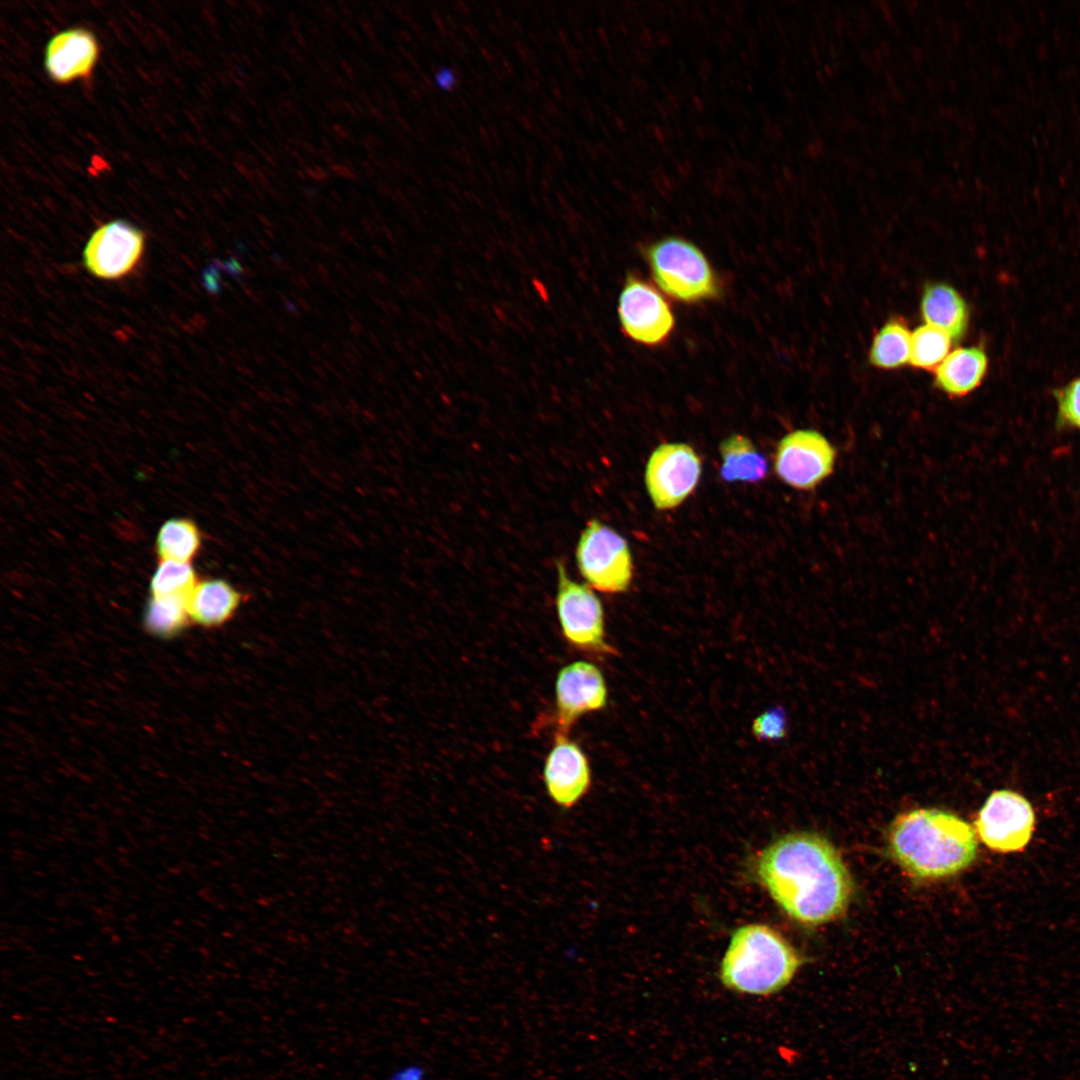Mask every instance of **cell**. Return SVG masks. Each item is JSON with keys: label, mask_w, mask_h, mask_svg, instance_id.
<instances>
[{"label": "cell", "mask_w": 1080, "mask_h": 1080, "mask_svg": "<svg viewBox=\"0 0 1080 1080\" xmlns=\"http://www.w3.org/2000/svg\"><path fill=\"white\" fill-rule=\"evenodd\" d=\"M756 872L775 902L795 921L818 926L848 908L853 882L836 848L824 837L789 833L765 848Z\"/></svg>", "instance_id": "obj_1"}, {"label": "cell", "mask_w": 1080, "mask_h": 1080, "mask_svg": "<svg viewBox=\"0 0 1080 1080\" xmlns=\"http://www.w3.org/2000/svg\"><path fill=\"white\" fill-rule=\"evenodd\" d=\"M896 863L918 879H940L972 864L978 842L970 824L947 811L916 809L898 815L888 831Z\"/></svg>", "instance_id": "obj_2"}, {"label": "cell", "mask_w": 1080, "mask_h": 1080, "mask_svg": "<svg viewBox=\"0 0 1080 1080\" xmlns=\"http://www.w3.org/2000/svg\"><path fill=\"white\" fill-rule=\"evenodd\" d=\"M802 961L778 931L748 924L733 933L720 965V980L732 991L767 996L786 987Z\"/></svg>", "instance_id": "obj_3"}, {"label": "cell", "mask_w": 1080, "mask_h": 1080, "mask_svg": "<svg viewBox=\"0 0 1080 1080\" xmlns=\"http://www.w3.org/2000/svg\"><path fill=\"white\" fill-rule=\"evenodd\" d=\"M645 257L657 286L683 303L718 298L720 281L704 253L692 242L676 236L649 244Z\"/></svg>", "instance_id": "obj_4"}, {"label": "cell", "mask_w": 1080, "mask_h": 1080, "mask_svg": "<svg viewBox=\"0 0 1080 1080\" xmlns=\"http://www.w3.org/2000/svg\"><path fill=\"white\" fill-rule=\"evenodd\" d=\"M575 560L590 588L614 594L624 592L630 586L633 561L628 543L597 519H590L581 531Z\"/></svg>", "instance_id": "obj_5"}, {"label": "cell", "mask_w": 1080, "mask_h": 1080, "mask_svg": "<svg viewBox=\"0 0 1080 1080\" xmlns=\"http://www.w3.org/2000/svg\"><path fill=\"white\" fill-rule=\"evenodd\" d=\"M556 613L565 640L576 650L594 656L615 654L605 640L601 601L587 585L573 580L565 564L556 562Z\"/></svg>", "instance_id": "obj_6"}, {"label": "cell", "mask_w": 1080, "mask_h": 1080, "mask_svg": "<svg viewBox=\"0 0 1080 1080\" xmlns=\"http://www.w3.org/2000/svg\"><path fill=\"white\" fill-rule=\"evenodd\" d=\"M617 312L623 334L646 346L663 344L675 328L674 313L665 297L651 282L633 273L626 276Z\"/></svg>", "instance_id": "obj_7"}, {"label": "cell", "mask_w": 1080, "mask_h": 1080, "mask_svg": "<svg viewBox=\"0 0 1080 1080\" xmlns=\"http://www.w3.org/2000/svg\"><path fill=\"white\" fill-rule=\"evenodd\" d=\"M1031 803L1010 789L993 791L979 810L974 822L976 833L991 850L1000 853L1020 852L1029 844L1035 829Z\"/></svg>", "instance_id": "obj_8"}, {"label": "cell", "mask_w": 1080, "mask_h": 1080, "mask_svg": "<svg viewBox=\"0 0 1080 1080\" xmlns=\"http://www.w3.org/2000/svg\"><path fill=\"white\" fill-rule=\"evenodd\" d=\"M837 451L819 431L798 429L777 444L774 469L790 487L808 491L816 488L834 471Z\"/></svg>", "instance_id": "obj_9"}, {"label": "cell", "mask_w": 1080, "mask_h": 1080, "mask_svg": "<svg viewBox=\"0 0 1080 1080\" xmlns=\"http://www.w3.org/2000/svg\"><path fill=\"white\" fill-rule=\"evenodd\" d=\"M701 459L685 443H663L650 455L645 484L658 510L673 509L687 499L698 485Z\"/></svg>", "instance_id": "obj_10"}, {"label": "cell", "mask_w": 1080, "mask_h": 1080, "mask_svg": "<svg viewBox=\"0 0 1080 1080\" xmlns=\"http://www.w3.org/2000/svg\"><path fill=\"white\" fill-rule=\"evenodd\" d=\"M145 234L135 225L114 220L98 227L90 236L83 262L97 278L115 280L127 276L140 262Z\"/></svg>", "instance_id": "obj_11"}, {"label": "cell", "mask_w": 1080, "mask_h": 1080, "mask_svg": "<svg viewBox=\"0 0 1080 1080\" xmlns=\"http://www.w3.org/2000/svg\"><path fill=\"white\" fill-rule=\"evenodd\" d=\"M606 703L607 686L597 666L583 660L565 665L555 680V733L569 734L580 717L603 709Z\"/></svg>", "instance_id": "obj_12"}, {"label": "cell", "mask_w": 1080, "mask_h": 1080, "mask_svg": "<svg viewBox=\"0 0 1080 1080\" xmlns=\"http://www.w3.org/2000/svg\"><path fill=\"white\" fill-rule=\"evenodd\" d=\"M553 745L543 767L544 785L557 806H575L588 792L591 771L588 759L569 734L554 733Z\"/></svg>", "instance_id": "obj_13"}, {"label": "cell", "mask_w": 1080, "mask_h": 1080, "mask_svg": "<svg viewBox=\"0 0 1080 1080\" xmlns=\"http://www.w3.org/2000/svg\"><path fill=\"white\" fill-rule=\"evenodd\" d=\"M100 47L95 35L76 27L55 34L47 43L44 66L49 78L68 84L88 78L99 59Z\"/></svg>", "instance_id": "obj_14"}, {"label": "cell", "mask_w": 1080, "mask_h": 1080, "mask_svg": "<svg viewBox=\"0 0 1080 1080\" xmlns=\"http://www.w3.org/2000/svg\"><path fill=\"white\" fill-rule=\"evenodd\" d=\"M987 370L988 357L981 347H959L935 369V385L951 397H962L981 384Z\"/></svg>", "instance_id": "obj_15"}, {"label": "cell", "mask_w": 1080, "mask_h": 1080, "mask_svg": "<svg viewBox=\"0 0 1080 1080\" xmlns=\"http://www.w3.org/2000/svg\"><path fill=\"white\" fill-rule=\"evenodd\" d=\"M921 315L926 324L943 330L953 340H959L968 327L969 311L965 300L945 283H932L925 287Z\"/></svg>", "instance_id": "obj_16"}, {"label": "cell", "mask_w": 1080, "mask_h": 1080, "mask_svg": "<svg viewBox=\"0 0 1080 1080\" xmlns=\"http://www.w3.org/2000/svg\"><path fill=\"white\" fill-rule=\"evenodd\" d=\"M241 595L229 583L206 580L197 583L188 597L190 619L205 627L227 622L237 610Z\"/></svg>", "instance_id": "obj_17"}, {"label": "cell", "mask_w": 1080, "mask_h": 1080, "mask_svg": "<svg viewBox=\"0 0 1080 1080\" xmlns=\"http://www.w3.org/2000/svg\"><path fill=\"white\" fill-rule=\"evenodd\" d=\"M719 451L723 480L754 483L766 477L767 460L748 437L732 434L721 442Z\"/></svg>", "instance_id": "obj_18"}, {"label": "cell", "mask_w": 1080, "mask_h": 1080, "mask_svg": "<svg viewBox=\"0 0 1080 1080\" xmlns=\"http://www.w3.org/2000/svg\"><path fill=\"white\" fill-rule=\"evenodd\" d=\"M911 339L908 326L901 319L886 322L875 335L870 353V362L883 369H895L910 361Z\"/></svg>", "instance_id": "obj_19"}, {"label": "cell", "mask_w": 1080, "mask_h": 1080, "mask_svg": "<svg viewBox=\"0 0 1080 1080\" xmlns=\"http://www.w3.org/2000/svg\"><path fill=\"white\" fill-rule=\"evenodd\" d=\"M189 619L188 597L152 596L145 611L144 624L153 635L167 638L180 632Z\"/></svg>", "instance_id": "obj_20"}, {"label": "cell", "mask_w": 1080, "mask_h": 1080, "mask_svg": "<svg viewBox=\"0 0 1080 1080\" xmlns=\"http://www.w3.org/2000/svg\"><path fill=\"white\" fill-rule=\"evenodd\" d=\"M156 546L162 560L188 562L199 549L200 534L193 522L171 519L161 526Z\"/></svg>", "instance_id": "obj_21"}, {"label": "cell", "mask_w": 1080, "mask_h": 1080, "mask_svg": "<svg viewBox=\"0 0 1080 1080\" xmlns=\"http://www.w3.org/2000/svg\"><path fill=\"white\" fill-rule=\"evenodd\" d=\"M951 337L943 330L924 324L912 333L910 364L920 369H936L949 354Z\"/></svg>", "instance_id": "obj_22"}, {"label": "cell", "mask_w": 1080, "mask_h": 1080, "mask_svg": "<svg viewBox=\"0 0 1080 1080\" xmlns=\"http://www.w3.org/2000/svg\"><path fill=\"white\" fill-rule=\"evenodd\" d=\"M197 584L193 568L188 562L162 560L153 574L150 588L152 596L189 597Z\"/></svg>", "instance_id": "obj_23"}, {"label": "cell", "mask_w": 1080, "mask_h": 1080, "mask_svg": "<svg viewBox=\"0 0 1080 1080\" xmlns=\"http://www.w3.org/2000/svg\"><path fill=\"white\" fill-rule=\"evenodd\" d=\"M1057 423L1080 428V376L1054 391Z\"/></svg>", "instance_id": "obj_24"}, {"label": "cell", "mask_w": 1080, "mask_h": 1080, "mask_svg": "<svg viewBox=\"0 0 1080 1080\" xmlns=\"http://www.w3.org/2000/svg\"><path fill=\"white\" fill-rule=\"evenodd\" d=\"M787 718L784 709L772 707L759 714L753 724L752 733L761 741H774L785 737Z\"/></svg>", "instance_id": "obj_25"}, {"label": "cell", "mask_w": 1080, "mask_h": 1080, "mask_svg": "<svg viewBox=\"0 0 1080 1080\" xmlns=\"http://www.w3.org/2000/svg\"><path fill=\"white\" fill-rule=\"evenodd\" d=\"M390 1080H425V1071L418 1065H408L395 1071Z\"/></svg>", "instance_id": "obj_26"}, {"label": "cell", "mask_w": 1080, "mask_h": 1080, "mask_svg": "<svg viewBox=\"0 0 1080 1080\" xmlns=\"http://www.w3.org/2000/svg\"><path fill=\"white\" fill-rule=\"evenodd\" d=\"M436 82L440 87H450L454 83L453 74L449 70L438 71Z\"/></svg>", "instance_id": "obj_27"}, {"label": "cell", "mask_w": 1080, "mask_h": 1080, "mask_svg": "<svg viewBox=\"0 0 1080 1080\" xmlns=\"http://www.w3.org/2000/svg\"><path fill=\"white\" fill-rule=\"evenodd\" d=\"M226 267L234 276H240L243 272L241 264L235 259H230Z\"/></svg>", "instance_id": "obj_28"}]
</instances>
